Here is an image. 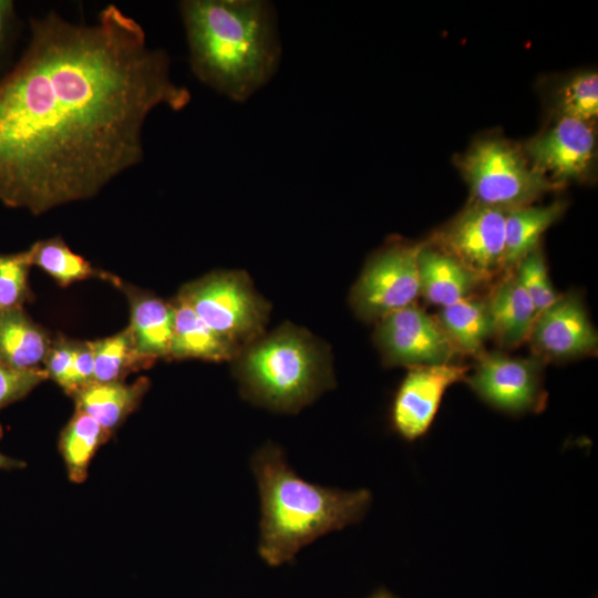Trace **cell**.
<instances>
[{"label":"cell","instance_id":"18","mask_svg":"<svg viewBox=\"0 0 598 598\" xmlns=\"http://www.w3.org/2000/svg\"><path fill=\"white\" fill-rule=\"evenodd\" d=\"M174 328L168 358L233 359L239 348L214 332L181 297L173 303Z\"/></svg>","mask_w":598,"mask_h":598},{"label":"cell","instance_id":"25","mask_svg":"<svg viewBox=\"0 0 598 598\" xmlns=\"http://www.w3.org/2000/svg\"><path fill=\"white\" fill-rule=\"evenodd\" d=\"M557 116L594 123L598 115V74L581 71L566 80L557 92Z\"/></svg>","mask_w":598,"mask_h":598},{"label":"cell","instance_id":"7","mask_svg":"<svg viewBox=\"0 0 598 598\" xmlns=\"http://www.w3.org/2000/svg\"><path fill=\"white\" fill-rule=\"evenodd\" d=\"M423 244H393L367 264L352 290V305L365 319H382L413 303L420 293L417 257Z\"/></svg>","mask_w":598,"mask_h":598},{"label":"cell","instance_id":"26","mask_svg":"<svg viewBox=\"0 0 598 598\" xmlns=\"http://www.w3.org/2000/svg\"><path fill=\"white\" fill-rule=\"evenodd\" d=\"M31 266L29 249L0 255V310L22 308L30 299L28 278Z\"/></svg>","mask_w":598,"mask_h":598},{"label":"cell","instance_id":"28","mask_svg":"<svg viewBox=\"0 0 598 598\" xmlns=\"http://www.w3.org/2000/svg\"><path fill=\"white\" fill-rule=\"evenodd\" d=\"M47 379L44 369L18 370L0 361V410L24 399Z\"/></svg>","mask_w":598,"mask_h":598},{"label":"cell","instance_id":"12","mask_svg":"<svg viewBox=\"0 0 598 598\" xmlns=\"http://www.w3.org/2000/svg\"><path fill=\"white\" fill-rule=\"evenodd\" d=\"M466 368L452 363L413 367L392 408V423L405 440L422 436L432 424L446 389L465 378Z\"/></svg>","mask_w":598,"mask_h":598},{"label":"cell","instance_id":"1","mask_svg":"<svg viewBox=\"0 0 598 598\" xmlns=\"http://www.w3.org/2000/svg\"><path fill=\"white\" fill-rule=\"evenodd\" d=\"M190 99L167 53L118 7L91 24L54 12L33 19L23 55L0 80V202L40 215L95 196L141 162L147 116Z\"/></svg>","mask_w":598,"mask_h":598},{"label":"cell","instance_id":"17","mask_svg":"<svg viewBox=\"0 0 598 598\" xmlns=\"http://www.w3.org/2000/svg\"><path fill=\"white\" fill-rule=\"evenodd\" d=\"M52 341L22 308L0 310V361L18 370L39 368Z\"/></svg>","mask_w":598,"mask_h":598},{"label":"cell","instance_id":"27","mask_svg":"<svg viewBox=\"0 0 598 598\" xmlns=\"http://www.w3.org/2000/svg\"><path fill=\"white\" fill-rule=\"evenodd\" d=\"M514 276L533 301L538 313L559 298L549 280L544 255L539 247L527 254L516 265Z\"/></svg>","mask_w":598,"mask_h":598},{"label":"cell","instance_id":"3","mask_svg":"<svg viewBox=\"0 0 598 598\" xmlns=\"http://www.w3.org/2000/svg\"><path fill=\"white\" fill-rule=\"evenodd\" d=\"M260 497L258 554L271 567L290 563L307 545L359 523L371 493L307 482L288 464L283 451L267 443L251 457Z\"/></svg>","mask_w":598,"mask_h":598},{"label":"cell","instance_id":"11","mask_svg":"<svg viewBox=\"0 0 598 598\" xmlns=\"http://www.w3.org/2000/svg\"><path fill=\"white\" fill-rule=\"evenodd\" d=\"M467 382L487 403L514 414L534 410L543 400L540 364L534 359L483 354Z\"/></svg>","mask_w":598,"mask_h":598},{"label":"cell","instance_id":"16","mask_svg":"<svg viewBox=\"0 0 598 598\" xmlns=\"http://www.w3.org/2000/svg\"><path fill=\"white\" fill-rule=\"evenodd\" d=\"M147 389L148 380L144 377L131 384L93 382L72 398L76 411L87 414L112 434L137 409Z\"/></svg>","mask_w":598,"mask_h":598},{"label":"cell","instance_id":"33","mask_svg":"<svg viewBox=\"0 0 598 598\" xmlns=\"http://www.w3.org/2000/svg\"><path fill=\"white\" fill-rule=\"evenodd\" d=\"M369 598H396L391 591L385 588L375 590Z\"/></svg>","mask_w":598,"mask_h":598},{"label":"cell","instance_id":"14","mask_svg":"<svg viewBox=\"0 0 598 598\" xmlns=\"http://www.w3.org/2000/svg\"><path fill=\"white\" fill-rule=\"evenodd\" d=\"M417 269L420 292L442 307L468 298L481 280L447 252L424 244L419 252Z\"/></svg>","mask_w":598,"mask_h":598},{"label":"cell","instance_id":"29","mask_svg":"<svg viewBox=\"0 0 598 598\" xmlns=\"http://www.w3.org/2000/svg\"><path fill=\"white\" fill-rule=\"evenodd\" d=\"M94 382V354L91 341L75 342L72 368L64 392L73 395Z\"/></svg>","mask_w":598,"mask_h":598},{"label":"cell","instance_id":"10","mask_svg":"<svg viewBox=\"0 0 598 598\" xmlns=\"http://www.w3.org/2000/svg\"><path fill=\"white\" fill-rule=\"evenodd\" d=\"M377 341L389 363L412 367L450 363L457 350L441 324L413 303L381 319Z\"/></svg>","mask_w":598,"mask_h":598},{"label":"cell","instance_id":"6","mask_svg":"<svg viewBox=\"0 0 598 598\" xmlns=\"http://www.w3.org/2000/svg\"><path fill=\"white\" fill-rule=\"evenodd\" d=\"M179 297L214 332L238 348L260 333L267 316L265 302L243 274L208 275L187 285Z\"/></svg>","mask_w":598,"mask_h":598},{"label":"cell","instance_id":"15","mask_svg":"<svg viewBox=\"0 0 598 598\" xmlns=\"http://www.w3.org/2000/svg\"><path fill=\"white\" fill-rule=\"evenodd\" d=\"M130 298V332L141 355L154 362L168 358L174 328L173 305L136 290H127Z\"/></svg>","mask_w":598,"mask_h":598},{"label":"cell","instance_id":"19","mask_svg":"<svg viewBox=\"0 0 598 598\" xmlns=\"http://www.w3.org/2000/svg\"><path fill=\"white\" fill-rule=\"evenodd\" d=\"M487 307L503 344L516 346L530 336L538 312L514 275L497 286Z\"/></svg>","mask_w":598,"mask_h":598},{"label":"cell","instance_id":"22","mask_svg":"<svg viewBox=\"0 0 598 598\" xmlns=\"http://www.w3.org/2000/svg\"><path fill=\"white\" fill-rule=\"evenodd\" d=\"M441 327L454 346L468 353H480L485 340L494 333L487 302L463 299L443 307Z\"/></svg>","mask_w":598,"mask_h":598},{"label":"cell","instance_id":"31","mask_svg":"<svg viewBox=\"0 0 598 598\" xmlns=\"http://www.w3.org/2000/svg\"><path fill=\"white\" fill-rule=\"evenodd\" d=\"M14 17L13 2L10 0H0V54L11 34Z\"/></svg>","mask_w":598,"mask_h":598},{"label":"cell","instance_id":"24","mask_svg":"<svg viewBox=\"0 0 598 598\" xmlns=\"http://www.w3.org/2000/svg\"><path fill=\"white\" fill-rule=\"evenodd\" d=\"M94 354V382H122L133 371L153 362L137 351L130 329L100 340L91 341Z\"/></svg>","mask_w":598,"mask_h":598},{"label":"cell","instance_id":"20","mask_svg":"<svg viewBox=\"0 0 598 598\" xmlns=\"http://www.w3.org/2000/svg\"><path fill=\"white\" fill-rule=\"evenodd\" d=\"M566 204L556 200L544 206H525L506 213L505 267L516 265L532 250L539 247L540 236L564 213Z\"/></svg>","mask_w":598,"mask_h":598},{"label":"cell","instance_id":"13","mask_svg":"<svg viewBox=\"0 0 598 598\" xmlns=\"http://www.w3.org/2000/svg\"><path fill=\"white\" fill-rule=\"evenodd\" d=\"M536 349L551 358L586 354L597 347V332L576 295L559 297L537 315L532 328Z\"/></svg>","mask_w":598,"mask_h":598},{"label":"cell","instance_id":"23","mask_svg":"<svg viewBox=\"0 0 598 598\" xmlns=\"http://www.w3.org/2000/svg\"><path fill=\"white\" fill-rule=\"evenodd\" d=\"M29 251L32 265L41 268L61 286H69L93 277L106 279L115 285L121 283L112 275L101 272L92 267L87 260L73 252L58 237L38 241L29 248Z\"/></svg>","mask_w":598,"mask_h":598},{"label":"cell","instance_id":"4","mask_svg":"<svg viewBox=\"0 0 598 598\" xmlns=\"http://www.w3.org/2000/svg\"><path fill=\"white\" fill-rule=\"evenodd\" d=\"M239 378L250 400L285 412L311 402L330 381L315 342L292 328L250 347L240 362Z\"/></svg>","mask_w":598,"mask_h":598},{"label":"cell","instance_id":"9","mask_svg":"<svg viewBox=\"0 0 598 598\" xmlns=\"http://www.w3.org/2000/svg\"><path fill=\"white\" fill-rule=\"evenodd\" d=\"M530 163L548 179L561 186L584 181L592 172L597 135L594 123L557 116L523 147Z\"/></svg>","mask_w":598,"mask_h":598},{"label":"cell","instance_id":"5","mask_svg":"<svg viewBox=\"0 0 598 598\" xmlns=\"http://www.w3.org/2000/svg\"><path fill=\"white\" fill-rule=\"evenodd\" d=\"M458 166L474 203L511 212L533 205L563 186L543 175L523 147L497 136L477 140L460 157Z\"/></svg>","mask_w":598,"mask_h":598},{"label":"cell","instance_id":"8","mask_svg":"<svg viewBox=\"0 0 598 598\" xmlns=\"http://www.w3.org/2000/svg\"><path fill=\"white\" fill-rule=\"evenodd\" d=\"M506 212L471 202L436 235L441 250L477 278L503 268Z\"/></svg>","mask_w":598,"mask_h":598},{"label":"cell","instance_id":"21","mask_svg":"<svg viewBox=\"0 0 598 598\" xmlns=\"http://www.w3.org/2000/svg\"><path fill=\"white\" fill-rule=\"evenodd\" d=\"M111 435L94 419L75 410L58 444L70 481L83 483L86 480L91 460Z\"/></svg>","mask_w":598,"mask_h":598},{"label":"cell","instance_id":"30","mask_svg":"<svg viewBox=\"0 0 598 598\" xmlns=\"http://www.w3.org/2000/svg\"><path fill=\"white\" fill-rule=\"evenodd\" d=\"M75 342L59 339L52 341L44 360L45 371L49 379H52L63 390H65L73 361Z\"/></svg>","mask_w":598,"mask_h":598},{"label":"cell","instance_id":"2","mask_svg":"<svg viewBox=\"0 0 598 598\" xmlns=\"http://www.w3.org/2000/svg\"><path fill=\"white\" fill-rule=\"evenodd\" d=\"M194 75L243 103L277 72L281 43L275 7L265 0H185L179 3Z\"/></svg>","mask_w":598,"mask_h":598},{"label":"cell","instance_id":"32","mask_svg":"<svg viewBox=\"0 0 598 598\" xmlns=\"http://www.w3.org/2000/svg\"><path fill=\"white\" fill-rule=\"evenodd\" d=\"M2 434H3V430L0 425V439L2 437ZM24 466H25V463L23 461L9 457L0 452V471L23 468Z\"/></svg>","mask_w":598,"mask_h":598}]
</instances>
